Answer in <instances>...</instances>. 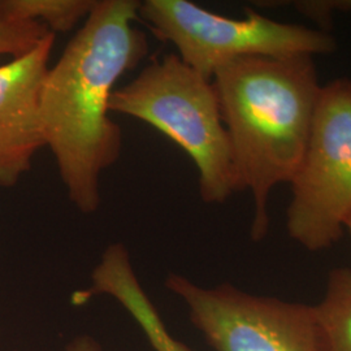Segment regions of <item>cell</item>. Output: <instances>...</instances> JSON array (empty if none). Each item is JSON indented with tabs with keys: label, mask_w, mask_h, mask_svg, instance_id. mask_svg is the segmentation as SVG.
Listing matches in <instances>:
<instances>
[{
	"label": "cell",
	"mask_w": 351,
	"mask_h": 351,
	"mask_svg": "<svg viewBox=\"0 0 351 351\" xmlns=\"http://www.w3.org/2000/svg\"><path fill=\"white\" fill-rule=\"evenodd\" d=\"M139 3L98 0L42 85L45 146L68 199L84 215L101 208V175L123 151V130L110 117L116 84L149 53L146 34L137 26Z\"/></svg>",
	"instance_id": "1"
},
{
	"label": "cell",
	"mask_w": 351,
	"mask_h": 351,
	"mask_svg": "<svg viewBox=\"0 0 351 351\" xmlns=\"http://www.w3.org/2000/svg\"><path fill=\"white\" fill-rule=\"evenodd\" d=\"M313 56H246L213 77L230 142L237 189L254 198L251 236L267 234V204L277 184L291 182L308 143L322 88Z\"/></svg>",
	"instance_id": "2"
},
{
	"label": "cell",
	"mask_w": 351,
	"mask_h": 351,
	"mask_svg": "<svg viewBox=\"0 0 351 351\" xmlns=\"http://www.w3.org/2000/svg\"><path fill=\"white\" fill-rule=\"evenodd\" d=\"M110 111L146 123L185 151L198 169L204 203L221 204L239 191L213 80L178 55L154 59L134 80L114 88Z\"/></svg>",
	"instance_id": "3"
},
{
	"label": "cell",
	"mask_w": 351,
	"mask_h": 351,
	"mask_svg": "<svg viewBox=\"0 0 351 351\" xmlns=\"http://www.w3.org/2000/svg\"><path fill=\"white\" fill-rule=\"evenodd\" d=\"M246 13L245 19H230L188 0H146L139 3L138 19L208 80L220 66L239 58L313 56L335 49L333 39L324 33L277 23L251 10Z\"/></svg>",
	"instance_id": "4"
},
{
	"label": "cell",
	"mask_w": 351,
	"mask_h": 351,
	"mask_svg": "<svg viewBox=\"0 0 351 351\" xmlns=\"http://www.w3.org/2000/svg\"><path fill=\"white\" fill-rule=\"evenodd\" d=\"M290 184V237L310 251L332 247L351 217L350 80L322 88L308 143Z\"/></svg>",
	"instance_id": "5"
},
{
	"label": "cell",
	"mask_w": 351,
	"mask_h": 351,
	"mask_svg": "<svg viewBox=\"0 0 351 351\" xmlns=\"http://www.w3.org/2000/svg\"><path fill=\"white\" fill-rule=\"evenodd\" d=\"M165 288L184 301L190 322L216 351H326L314 306L252 295L229 284L202 288L176 274Z\"/></svg>",
	"instance_id": "6"
},
{
	"label": "cell",
	"mask_w": 351,
	"mask_h": 351,
	"mask_svg": "<svg viewBox=\"0 0 351 351\" xmlns=\"http://www.w3.org/2000/svg\"><path fill=\"white\" fill-rule=\"evenodd\" d=\"M55 34L34 50L0 65V186H14L45 147L40 91L50 69Z\"/></svg>",
	"instance_id": "7"
},
{
	"label": "cell",
	"mask_w": 351,
	"mask_h": 351,
	"mask_svg": "<svg viewBox=\"0 0 351 351\" xmlns=\"http://www.w3.org/2000/svg\"><path fill=\"white\" fill-rule=\"evenodd\" d=\"M95 294L110 295L121 303L142 328L155 350L193 351L176 339L164 326L156 307L142 288L123 243H112L106 249L93 271L91 288L78 291L75 300L85 301Z\"/></svg>",
	"instance_id": "8"
},
{
	"label": "cell",
	"mask_w": 351,
	"mask_h": 351,
	"mask_svg": "<svg viewBox=\"0 0 351 351\" xmlns=\"http://www.w3.org/2000/svg\"><path fill=\"white\" fill-rule=\"evenodd\" d=\"M314 307L326 351H351V269L330 272L326 295Z\"/></svg>",
	"instance_id": "9"
},
{
	"label": "cell",
	"mask_w": 351,
	"mask_h": 351,
	"mask_svg": "<svg viewBox=\"0 0 351 351\" xmlns=\"http://www.w3.org/2000/svg\"><path fill=\"white\" fill-rule=\"evenodd\" d=\"M14 12L38 21L50 33L71 32L80 21L86 20L98 0H8Z\"/></svg>",
	"instance_id": "10"
},
{
	"label": "cell",
	"mask_w": 351,
	"mask_h": 351,
	"mask_svg": "<svg viewBox=\"0 0 351 351\" xmlns=\"http://www.w3.org/2000/svg\"><path fill=\"white\" fill-rule=\"evenodd\" d=\"M50 30L14 12L8 0H0V55L20 58L34 50Z\"/></svg>",
	"instance_id": "11"
},
{
	"label": "cell",
	"mask_w": 351,
	"mask_h": 351,
	"mask_svg": "<svg viewBox=\"0 0 351 351\" xmlns=\"http://www.w3.org/2000/svg\"><path fill=\"white\" fill-rule=\"evenodd\" d=\"M63 351H103L97 339L90 336H78L68 342Z\"/></svg>",
	"instance_id": "12"
},
{
	"label": "cell",
	"mask_w": 351,
	"mask_h": 351,
	"mask_svg": "<svg viewBox=\"0 0 351 351\" xmlns=\"http://www.w3.org/2000/svg\"><path fill=\"white\" fill-rule=\"evenodd\" d=\"M345 229H348V230H349V232H350V234H351V217H350V219H349V221H348V223H346V226H345Z\"/></svg>",
	"instance_id": "13"
}]
</instances>
